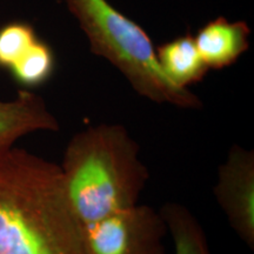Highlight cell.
<instances>
[{"label": "cell", "mask_w": 254, "mask_h": 254, "mask_svg": "<svg viewBox=\"0 0 254 254\" xmlns=\"http://www.w3.org/2000/svg\"><path fill=\"white\" fill-rule=\"evenodd\" d=\"M0 254H86L60 165L14 146L0 153Z\"/></svg>", "instance_id": "obj_1"}, {"label": "cell", "mask_w": 254, "mask_h": 254, "mask_svg": "<svg viewBox=\"0 0 254 254\" xmlns=\"http://www.w3.org/2000/svg\"><path fill=\"white\" fill-rule=\"evenodd\" d=\"M60 167L82 226L138 204L150 179L139 144L120 124H98L75 133Z\"/></svg>", "instance_id": "obj_2"}, {"label": "cell", "mask_w": 254, "mask_h": 254, "mask_svg": "<svg viewBox=\"0 0 254 254\" xmlns=\"http://www.w3.org/2000/svg\"><path fill=\"white\" fill-rule=\"evenodd\" d=\"M90 44L91 52L110 62L136 93L153 103L199 110L202 101L174 85L159 65L150 36L109 0H66Z\"/></svg>", "instance_id": "obj_3"}, {"label": "cell", "mask_w": 254, "mask_h": 254, "mask_svg": "<svg viewBox=\"0 0 254 254\" xmlns=\"http://www.w3.org/2000/svg\"><path fill=\"white\" fill-rule=\"evenodd\" d=\"M86 254H166L160 211L136 204L82 226Z\"/></svg>", "instance_id": "obj_4"}, {"label": "cell", "mask_w": 254, "mask_h": 254, "mask_svg": "<svg viewBox=\"0 0 254 254\" xmlns=\"http://www.w3.org/2000/svg\"><path fill=\"white\" fill-rule=\"evenodd\" d=\"M213 193L228 224L254 250V152L232 145L218 168Z\"/></svg>", "instance_id": "obj_5"}, {"label": "cell", "mask_w": 254, "mask_h": 254, "mask_svg": "<svg viewBox=\"0 0 254 254\" xmlns=\"http://www.w3.org/2000/svg\"><path fill=\"white\" fill-rule=\"evenodd\" d=\"M59 123L43 97L30 90H19L14 99L0 100V153L31 133L59 129Z\"/></svg>", "instance_id": "obj_6"}, {"label": "cell", "mask_w": 254, "mask_h": 254, "mask_svg": "<svg viewBox=\"0 0 254 254\" xmlns=\"http://www.w3.org/2000/svg\"><path fill=\"white\" fill-rule=\"evenodd\" d=\"M251 28L245 21L218 17L200 27L194 41L208 69L233 65L250 49Z\"/></svg>", "instance_id": "obj_7"}, {"label": "cell", "mask_w": 254, "mask_h": 254, "mask_svg": "<svg viewBox=\"0 0 254 254\" xmlns=\"http://www.w3.org/2000/svg\"><path fill=\"white\" fill-rule=\"evenodd\" d=\"M155 53L166 77L179 87L189 88L190 85L201 81L208 72L194 37L189 33L163 44L155 49Z\"/></svg>", "instance_id": "obj_8"}, {"label": "cell", "mask_w": 254, "mask_h": 254, "mask_svg": "<svg viewBox=\"0 0 254 254\" xmlns=\"http://www.w3.org/2000/svg\"><path fill=\"white\" fill-rule=\"evenodd\" d=\"M159 211L172 237L176 254H212L204 228L186 206L166 202Z\"/></svg>", "instance_id": "obj_9"}, {"label": "cell", "mask_w": 254, "mask_h": 254, "mask_svg": "<svg viewBox=\"0 0 254 254\" xmlns=\"http://www.w3.org/2000/svg\"><path fill=\"white\" fill-rule=\"evenodd\" d=\"M55 68L53 50L45 41L38 39L8 72L19 85L30 88L45 84L52 77Z\"/></svg>", "instance_id": "obj_10"}, {"label": "cell", "mask_w": 254, "mask_h": 254, "mask_svg": "<svg viewBox=\"0 0 254 254\" xmlns=\"http://www.w3.org/2000/svg\"><path fill=\"white\" fill-rule=\"evenodd\" d=\"M38 39L34 27L24 21L0 27V68L8 71Z\"/></svg>", "instance_id": "obj_11"}]
</instances>
